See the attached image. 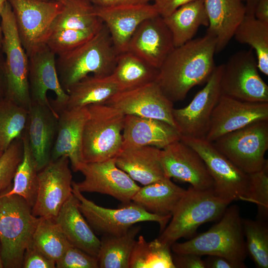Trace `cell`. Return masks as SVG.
Returning <instances> with one entry per match:
<instances>
[{
  "label": "cell",
  "mask_w": 268,
  "mask_h": 268,
  "mask_svg": "<svg viewBox=\"0 0 268 268\" xmlns=\"http://www.w3.org/2000/svg\"><path fill=\"white\" fill-rule=\"evenodd\" d=\"M216 37L206 32L176 47L159 68L155 82L173 103L185 99L195 86L206 82L215 67Z\"/></svg>",
  "instance_id": "cell-1"
},
{
  "label": "cell",
  "mask_w": 268,
  "mask_h": 268,
  "mask_svg": "<svg viewBox=\"0 0 268 268\" xmlns=\"http://www.w3.org/2000/svg\"><path fill=\"white\" fill-rule=\"evenodd\" d=\"M118 56L109 32L103 23L88 41L58 56L56 67L62 87L67 93L72 85L89 73L99 76L111 75Z\"/></svg>",
  "instance_id": "cell-2"
},
{
  "label": "cell",
  "mask_w": 268,
  "mask_h": 268,
  "mask_svg": "<svg viewBox=\"0 0 268 268\" xmlns=\"http://www.w3.org/2000/svg\"><path fill=\"white\" fill-rule=\"evenodd\" d=\"M39 220L21 197L0 195V257L4 268L22 267L24 253Z\"/></svg>",
  "instance_id": "cell-3"
},
{
  "label": "cell",
  "mask_w": 268,
  "mask_h": 268,
  "mask_svg": "<svg viewBox=\"0 0 268 268\" xmlns=\"http://www.w3.org/2000/svg\"><path fill=\"white\" fill-rule=\"evenodd\" d=\"M174 253L216 255L244 262L248 253L239 206H228L218 223L207 231L171 246Z\"/></svg>",
  "instance_id": "cell-4"
},
{
  "label": "cell",
  "mask_w": 268,
  "mask_h": 268,
  "mask_svg": "<svg viewBox=\"0 0 268 268\" xmlns=\"http://www.w3.org/2000/svg\"><path fill=\"white\" fill-rule=\"evenodd\" d=\"M87 108L81 144L84 163L114 158L122 149L125 115L105 104L90 105Z\"/></svg>",
  "instance_id": "cell-5"
},
{
  "label": "cell",
  "mask_w": 268,
  "mask_h": 268,
  "mask_svg": "<svg viewBox=\"0 0 268 268\" xmlns=\"http://www.w3.org/2000/svg\"><path fill=\"white\" fill-rule=\"evenodd\" d=\"M230 203L213 190L190 187L176 206L170 219L157 239L169 246L183 237L192 236L202 224L220 219Z\"/></svg>",
  "instance_id": "cell-6"
},
{
  "label": "cell",
  "mask_w": 268,
  "mask_h": 268,
  "mask_svg": "<svg viewBox=\"0 0 268 268\" xmlns=\"http://www.w3.org/2000/svg\"><path fill=\"white\" fill-rule=\"evenodd\" d=\"M4 59V97L28 109L31 99L28 83L29 58L20 40L14 16L7 1L0 14Z\"/></svg>",
  "instance_id": "cell-7"
},
{
  "label": "cell",
  "mask_w": 268,
  "mask_h": 268,
  "mask_svg": "<svg viewBox=\"0 0 268 268\" xmlns=\"http://www.w3.org/2000/svg\"><path fill=\"white\" fill-rule=\"evenodd\" d=\"M72 193L79 201V208L90 227L104 235H119L136 223L152 221L158 223L162 231L172 215L161 216L149 212L131 201L118 208H105L86 199L73 185Z\"/></svg>",
  "instance_id": "cell-8"
},
{
  "label": "cell",
  "mask_w": 268,
  "mask_h": 268,
  "mask_svg": "<svg viewBox=\"0 0 268 268\" xmlns=\"http://www.w3.org/2000/svg\"><path fill=\"white\" fill-rule=\"evenodd\" d=\"M180 140L197 152L204 161L213 181V191L229 203L248 201L250 177L205 138L181 137Z\"/></svg>",
  "instance_id": "cell-9"
},
{
  "label": "cell",
  "mask_w": 268,
  "mask_h": 268,
  "mask_svg": "<svg viewBox=\"0 0 268 268\" xmlns=\"http://www.w3.org/2000/svg\"><path fill=\"white\" fill-rule=\"evenodd\" d=\"M234 164L250 174L262 169L268 161V120L252 123L225 134L212 142Z\"/></svg>",
  "instance_id": "cell-10"
},
{
  "label": "cell",
  "mask_w": 268,
  "mask_h": 268,
  "mask_svg": "<svg viewBox=\"0 0 268 268\" xmlns=\"http://www.w3.org/2000/svg\"><path fill=\"white\" fill-rule=\"evenodd\" d=\"M222 95L251 102H268V86L259 73L252 49L232 55L223 64L220 81Z\"/></svg>",
  "instance_id": "cell-11"
},
{
  "label": "cell",
  "mask_w": 268,
  "mask_h": 268,
  "mask_svg": "<svg viewBox=\"0 0 268 268\" xmlns=\"http://www.w3.org/2000/svg\"><path fill=\"white\" fill-rule=\"evenodd\" d=\"M11 6L21 43L28 57L46 45L53 22L63 4L43 0H7Z\"/></svg>",
  "instance_id": "cell-12"
},
{
  "label": "cell",
  "mask_w": 268,
  "mask_h": 268,
  "mask_svg": "<svg viewBox=\"0 0 268 268\" xmlns=\"http://www.w3.org/2000/svg\"><path fill=\"white\" fill-rule=\"evenodd\" d=\"M223 64L215 67L204 87L186 107L173 109L172 115L181 137L205 138L213 110L221 95Z\"/></svg>",
  "instance_id": "cell-13"
},
{
  "label": "cell",
  "mask_w": 268,
  "mask_h": 268,
  "mask_svg": "<svg viewBox=\"0 0 268 268\" xmlns=\"http://www.w3.org/2000/svg\"><path fill=\"white\" fill-rule=\"evenodd\" d=\"M69 160L61 157L51 161L38 172V186L33 214L38 217L55 219L60 209L72 194Z\"/></svg>",
  "instance_id": "cell-14"
},
{
  "label": "cell",
  "mask_w": 268,
  "mask_h": 268,
  "mask_svg": "<svg viewBox=\"0 0 268 268\" xmlns=\"http://www.w3.org/2000/svg\"><path fill=\"white\" fill-rule=\"evenodd\" d=\"M56 56L46 45L29 57L28 83L31 101L58 113L65 108L68 94L59 81Z\"/></svg>",
  "instance_id": "cell-15"
},
{
  "label": "cell",
  "mask_w": 268,
  "mask_h": 268,
  "mask_svg": "<svg viewBox=\"0 0 268 268\" xmlns=\"http://www.w3.org/2000/svg\"><path fill=\"white\" fill-rule=\"evenodd\" d=\"M78 171L84 176L80 182H72L81 193H98L111 196L123 204L132 201L140 187L116 165L114 158L105 161L83 163Z\"/></svg>",
  "instance_id": "cell-16"
},
{
  "label": "cell",
  "mask_w": 268,
  "mask_h": 268,
  "mask_svg": "<svg viewBox=\"0 0 268 268\" xmlns=\"http://www.w3.org/2000/svg\"><path fill=\"white\" fill-rule=\"evenodd\" d=\"M105 104L132 115L164 121L176 128L172 112L173 103L163 93L155 81L141 87L119 92Z\"/></svg>",
  "instance_id": "cell-17"
},
{
  "label": "cell",
  "mask_w": 268,
  "mask_h": 268,
  "mask_svg": "<svg viewBox=\"0 0 268 268\" xmlns=\"http://www.w3.org/2000/svg\"><path fill=\"white\" fill-rule=\"evenodd\" d=\"M160 160L166 177L189 183L197 190H213V181L204 161L181 140L161 149Z\"/></svg>",
  "instance_id": "cell-18"
},
{
  "label": "cell",
  "mask_w": 268,
  "mask_h": 268,
  "mask_svg": "<svg viewBox=\"0 0 268 268\" xmlns=\"http://www.w3.org/2000/svg\"><path fill=\"white\" fill-rule=\"evenodd\" d=\"M268 120V102H251L221 95L205 139L211 142L252 123Z\"/></svg>",
  "instance_id": "cell-19"
},
{
  "label": "cell",
  "mask_w": 268,
  "mask_h": 268,
  "mask_svg": "<svg viewBox=\"0 0 268 268\" xmlns=\"http://www.w3.org/2000/svg\"><path fill=\"white\" fill-rule=\"evenodd\" d=\"M94 8L96 15L107 28L118 54L127 51L131 37L143 21L159 15L153 4L149 3Z\"/></svg>",
  "instance_id": "cell-20"
},
{
  "label": "cell",
  "mask_w": 268,
  "mask_h": 268,
  "mask_svg": "<svg viewBox=\"0 0 268 268\" xmlns=\"http://www.w3.org/2000/svg\"><path fill=\"white\" fill-rule=\"evenodd\" d=\"M172 33L160 15L143 21L129 42L127 51L159 68L175 48Z\"/></svg>",
  "instance_id": "cell-21"
},
{
  "label": "cell",
  "mask_w": 268,
  "mask_h": 268,
  "mask_svg": "<svg viewBox=\"0 0 268 268\" xmlns=\"http://www.w3.org/2000/svg\"><path fill=\"white\" fill-rule=\"evenodd\" d=\"M28 111L25 131L39 172L51 161L59 114L53 107L32 102Z\"/></svg>",
  "instance_id": "cell-22"
},
{
  "label": "cell",
  "mask_w": 268,
  "mask_h": 268,
  "mask_svg": "<svg viewBox=\"0 0 268 268\" xmlns=\"http://www.w3.org/2000/svg\"><path fill=\"white\" fill-rule=\"evenodd\" d=\"M58 113L57 134L51 161L67 157L72 170L78 171L84 163L81 144L83 127L88 116L87 106L69 109L65 108Z\"/></svg>",
  "instance_id": "cell-23"
},
{
  "label": "cell",
  "mask_w": 268,
  "mask_h": 268,
  "mask_svg": "<svg viewBox=\"0 0 268 268\" xmlns=\"http://www.w3.org/2000/svg\"><path fill=\"white\" fill-rule=\"evenodd\" d=\"M122 149L151 146L163 149L179 140L177 129L159 120L125 115Z\"/></svg>",
  "instance_id": "cell-24"
},
{
  "label": "cell",
  "mask_w": 268,
  "mask_h": 268,
  "mask_svg": "<svg viewBox=\"0 0 268 268\" xmlns=\"http://www.w3.org/2000/svg\"><path fill=\"white\" fill-rule=\"evenodd\" d=\"M161 150L151 146L125 148L114 160L118 167L144 186L166 177L160 160Z\"/></svg>",
  "instance_id": "cell-25"
},
{
  "label": "cell",
  "mask_w": 268,
  "mask_h": 268,
  "mask_svg": "<svg viewBox=\"0 0 268 268\" xmlns=\"http://www.w3.org/2000/svg\"><path fill=\"white\" fill-rule=\"evenodd\" d=\"M208 19L206 32L216 37L215 53L222 51L233 37L246 15L242 0H203Z\"/></svg>",
  "instance_id": "cell-26"
},
{
  "label": "cell",
  "mask_w": 268,
  "mask_h": 268,
  "mask_svg": "<svg viewBox=\"0 0 268 268\" xmlns=\"http://www.w3.org/2000/svg\"><path fill=\"white\" fill-rule=\"evenodd\" d=\"M78 203L72 193L62 206L55 220L71 245L97 257L100 240L81 213Z\"/></svg>",
  "instance_id": "cell-27"
},
{
  "label": "cell",
  "mask_w": 268,
  "mask_h": 268,
  "mask_svg": "<svg viewBox=\"0 0 268 268\" xmlns=\"http://www.w3.org/2000/svg\"><path fill=\"white\" fill-rule=\"evenodd\" d=\"M186 190L164 179L139 188L132 201L147 211L161 216L172 215Z\"/></svg>",
  "instance_id": "cell-28"
},
{
  "label": "cell",
  "mask_w": 268,
  "mask_h": 268,
  "mask_svg": "<svg viewBox=\"0 0 268 268\" xmlns=\"http://www.w3.org/2000/svg\"><path fill=\"white\" fill-rule=\"evenodd\" d=\"M119 92L118 85L111 74L105 76L88 75L69 88L65 108L105 104Z\"/></svg>",
  "instance_id": "cell-29"
},
{
  "label": "cell",
  "mask_w": 268,
  "mask_h": 268,
  "mask_svg": "<svg viewBox=\"0 0 268 268\" xmlns=\"http://www.w3.org/2000/svg\"><path fill=\"white\" fill-rule=\"evenodd\" d=\"M163 18L172 33L175 47L193 39L201 26H208L203 0L184 4Z\"/></svg>",
  "instance_id": "cell-30"
},
{
  "label": "cell",
  "mask_w": 268,
  "mask_h": 268,
  "mask_svg": "<svg viewBox=\"0 0 268 268\" xmlns=\"http://www.w3.org/2000/svg\"><path fill=\"white\" fill-rule=\"evenodd\" d=\"M158 72V68L126 51L118 54L111 75L118 85L119 92H121L155 81Z\"/></svg>",
  "instance_id": "cell-31"
},
{
  "label": "cell",
  "mask_w": 268,
  "mask_h": 268,
  "mask_svg": "<svg viewBox=\"0 0 268 268\" xmlns=\"http://www.w3.org/2000/svg\"><path fill=\"white\" fill-rule=\"evenodd\" d=\"M140 229L134 225L126 232L119 235H104L97 256L99 268H129V262Z\"/></svg>",
  "instance_id": "cell-32"
},
{
  "label": "cell",
  "mask_w": 268,
  "mask_h": 268,
  "mask_svg": "<svg viewBox=\"0 0 268 268\" xmlns=\"http://www.w3.org/2000/svg\"><path fill=\"white\" fill-rule=\"evenodd\" d=\"M233 37L241 44L249 45L255 51L259 70L268 75V22L246 15Z\"/></svg>",
  "instance_id": "cell-33"
},
{
  "label": "cell",
  "mask_w": 268,
  "mask_h": 268,
  "mask_svg": "<svg viewBox=\"0 0 268 268\" xmlns=\"http://www.w3.org/2000/svg\"><path fill=\"white\" fill-rule=\"evenodd\" d=\"M103 24L94 6L88 0H71L63 4L62 10L53 22L50 34L62 29H98Z\"/></svg>",
  "instance_id": "cell-34"
},
{
  "label": "cell",
  "mask_w": 268,
  "mask_h": 268,
  "mask_svg": "<svg viewBox=\"0 0 268 268\" xmlns=\"http://www.w3.org/2000/svg\"><path fill=\"white\" fill-rule=\"evenodd\" d=\"M21 138L23 145V155L16 171L11 188L1 195H16L23 198L32 207L35 201L38 186V171L29 147L25 130Z\"/></svg>",
  "instance_id": "cell-35"
},
{
  "label": "cell",
  "mask_w": 268,
  "mask_h": 268,
  "mask_svg": "<svg viewBox=\"0 0 268 268\" xmlns=\"http://www.w3.org/2000/svg\"><path fill=\"white\" fill-rule=\"evenodd\" d=\"M171 250L157 238L147 242L140 235L134 245L129 268H175Z\"/></svg>",
  "instance_id": "cell-36"
},
{
  "label": "cell",
  "mask_w": 268,
  "mask_h": 268,
  "mask_svg": "<svg viewBox=\"0 0 268 268\" xmlns=\"http://www.w3.org/2000/svg\"><path fill=\"white\" fill-rule=\"evenodd\" d=\"M32 244L56 263L70 245L54 219L39 217L32 237Z\"/></svg>",
  "instance_id": "cell-37"
},
{
  "label": "cell",
  "mask_w": 268,
  "mask_h": 268,
  "mask_svg": "<svg viewBox=\"0 0 268 268\" xmlns=\"http://www.w3.org/2000/svg\"><path fill=\"white\" fill-rule=\"evenodd\" d=\"M28 109L10 99H0V149L4 151L26 129Z\"/></svg>",
  "instance_id": "cell-38"
},
{
  "label": "cell",
  "mask_w": 268,
  "mask_h": 268,
  "mask_svg": "<svg viewBox=\"0 0 268 268\" xmlns=\"http://www.w3.org/2000/svg\"><path fill=\"white\" fill-rule=\"evenodd\" d=\"M268 222L257 219L253 220L242 219V225L246 246L256 267L268 268Z\"/></svg>",
  "instance_id": "cell-39"
},
{
  "label": "cell",
  "mask_w": 268,
  "mask_h": 268,
  "mask_svg": "<svg viewBox=\"0 0 268 268\" xmlns=\"http://www.w3.org/2000/svg\"><path fill=\"white\" fill-rule=\"evenodd\" d=\"M101 27L98 29L85 30L62 29L54 31L48 37L46 45L58 56L76 48L88 41Z\"/></svg>",
  "instance_id": "cell-40"
},
{
  "label": "cell",
  "mask_w": 268,
  "mask_h": 268,
  "mask_svg": "<svg viewBox=\"0 0 268 268\" xmlns=\"http://www.w3.org/2000/svg\"><path fill=\"white\" fill-rule=\"evenodd\" d=\"M23 145L21 136L14 139L0 157V195L12 186L17 169L22 161Z\"/></svg>",
  "instance_id": "cell-41"
},
{
  "label": "cell",
  "mask_w": 268,
  "mask_h": 268,
  "mask_svg": "<svg viewBox=\"0 0 268 268\" xmlns=\"http://www.w3.org/2000/svg\"><path fill=\"white\" fill-rule=\"evenodd\" d=\"M250 189L248 202L256 204L258 219L268 218V161L262 169L249 174Z\"/></svg>",
  "instance_id": "cell-42"
},
{
  "label": "cell",
  "mask_w": 268,
  "mask_h": 268,
  "mask_svg": "<svg viewBox=\"0 0 268 268\" xmlns=\"http://www.w3.org/2000/svg\"><path fill=\"white\" fill-rule=\"evenodd\" d=\"M57 268H98L97 257L70 245L56 263Z\"/></svg>",
  "instance_id": "cell-43"
},
{
  "label": "cell",
  "mask_w": 268,
  "mask_h": 268,
  "mask_svg": "<svg viewBox=\"0 0 268 268\" xmlns=\"http://www.w3.org/2000/svg\"><path fill=\"white\" fill-rule=\"evenodd\" d=\"M22 268H55L56 263L43 254L32 242L24 253Z\"/></svg>",
  "instance_id": "cell-44"
},
{
  "label": "cell",
  "mask_w": 268,
  "mask_h": 268,
  "mask_svg": "<svg viewBox=\"0 0 268 268\" xmlns=\"http://www.w3.org/2000/svg\"><path fill=\"white\" fill-rule=\"evenodd\" d=\"M172 259L175 268H205L201 256L194 253H174Z\"/></svg>",
  "instance_id": "cell-45"
},
{
  "label": "cell",
  "mask_w": 268,
  "mask_h": 268,
  "mask_svg": "<svg viewBox=\"0 0 268 268\" xmlns=\"http://www.w3.org/2000/svg\"><path fill=\"white\" fill-rule=\"evenodd\" d=\"M205 268H245L244 262H238L225 257L208 255L203 260Z\"/></svg>",
  "instance_id": "cell-46"
},
{
  "label": "cell",
  "mask_w": 268,
  "mask_h": 268,
  "mask_svg": "<svg viewBox=\"0 0 268 268\" xmlns=\"http://www.w3.org/2000/svg\"><path fill=\"white\" fill-rule=\"evenodd\" d=\"M196 0H154L153 5L159 15L165 17L180 6Z\"/></svg>",
  "instance_id": "cell-47"
},
{
  "label": "cell",
  "mask_w": 268,
  "mask_h": 268,
  "mask_svg": "<svg viewBox=\"0 0 268 268\" xmlns=\"http://www.w3.org/2000/svg\"><path fill=\"white\" fill-rule=\"evenodd\" d=\"M93 6L109 7L124 4L149 3L154 0H88Z\"/></svg>",
  "instance_id": "cell-48"
},
{
  "label": "cell",
  "mask_w": 268,
  "mask_h": 268,
  "mask_svg": "<svg viewBox=\"0 0 268 268\" xmlns=\"http://www.w3.org/2000/svg\"><path fill=\"white\" fill-rule=\"evenodd\" d=\"M254 16L260 20L268 22V0H258Z\"/></svg>",
  "instance_id": "cell-49"
},
{
  "label": "cell",
  "mask_w": 268,
  "mask_h": 268,
  "mask_svg": "<svg viewBox=\"0 0 268 268\" xmlns=\"http://www.w3.org/2000/svg\"><path fill=\"white\" fill-rule=\"evenodd\" d=\"M0 48V99L4 97L5 93V72H4V58L1 53Z\"/></svg>",
  "instance_id": "cell-50"
},
{
  "label": "cell",
  "mask_w": 268,
  "mask_h": 268,
  "mask_svg": "<svg viewBox=\"0 0 268 268\" xmlns=\"http://www.w3.org/2000/svg\"><path fill=\"white\" fill-rule=\"evenodd\" d=\"M258 0H242L245 5L246 15H254L256 5Z\"/></svg>",
  "instance_id": "cell-51"
},
{
  "label": "cell",
  "mask_w": 268,
  "mask_h": 268,
  "mask_svg": "<svg viewBox=\"0 0 268 268\" xmlns=\"http://www.w3.org/2000/svg\"><path fill=\"white\" fill-rule=\"evenodd\" d=\"M6 1H7V0H0V17L1 12ZM2 41V30H1V23L0 22V48H1V47Z\"/></svg>",
  "instance_id": "cell-52"
},
{
  "label": "cell",
  "mask_w": 268,
  "mask_h": 268,
  "mask_svg": "<svg viewBox=\"0 0 268 268\" xmlns=\"http://www.w3.org/2000/svg\"><path fill=\"white\" fill-rule=\"evenodd\" d=\"M51 0L58 1L62 3L63 4H65L71 0Z\"/></svg>",
  "instance_id": "cell-53"
},
{
  "label": "cell",
  "mask_w": 268,
  "mask_h": 268,
  "mask_svg": "<svg viewBox=\"0 0 268 268\" xmlns=\"http://www.w3.org/2000/svg\"><path fill=\"white\" fill-rule=\"evenodd\" d=\"M0 268H3L2 261L0 257Z\"/></svg>",
  "instance_id": "cell-54"
},
{
  "label": "cell",
  "mask_w": 268,
  "mask_h": 268,
  "mask_svg": "<svg viewBox=\"0 0 268 268\" xmlns=\"http://www.w3.org/2000/svg\"><path fill=\"white\" fill-rule=\"evenodd\" d=\"M3 151H2L0 149V156H1L2 153H3Z\"/></svg>",
  "instance_id": "cell-55"
}]
</instances>
